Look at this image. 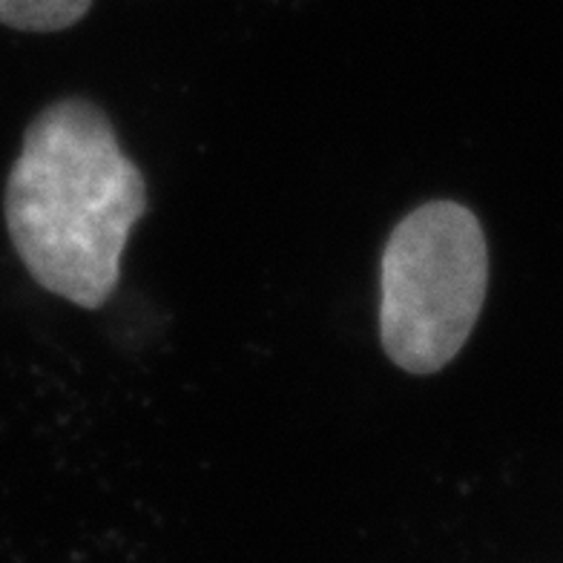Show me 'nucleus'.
Wrapping results in <instances>:
<instances>
[{"instance_id":"1","label":"nucleus","mask_w":563,"mask_h":563,"mask_svg":"<svg viewBox=\"0 0 563 563\" xmlns=\"http://www.w3.org/2000/svg\"><path fill=\"white\" fill-rule=\"evenodd\" d=\"M147 213V181L96 101L44 107L23 133L3 194L15 253L55 297L96 311L115 294L121 256Z\"/></svg>"},{"instance_id":"2","label":"nucleus","mask_w":563,"mask_h":563,"mask_svg":"<svg viewBox=\"0 0 563 563\" xmlns=\"http://www.w3.org/2000/svg\"><path fill=\"white\" fill-rule=\"evenodd\" d=\"M489 294V242L466 205L406 213L379 256V342L397 368L438 374L463 351Z\"/></svg>"},{"instance_id":"3","label":"nucleus","mask_w":563,"mask_h":563,"mask_svg":"<svg viewBox=\"0 0 563 563\" xmlns=\"http://www.w3.org/2000/svg\"><path fill=\"white\" fill-rule=\"evenodd\" d=\"M92 0H0V23L21 32H64L81 23Z\"/></svg>"}]
</instances>
